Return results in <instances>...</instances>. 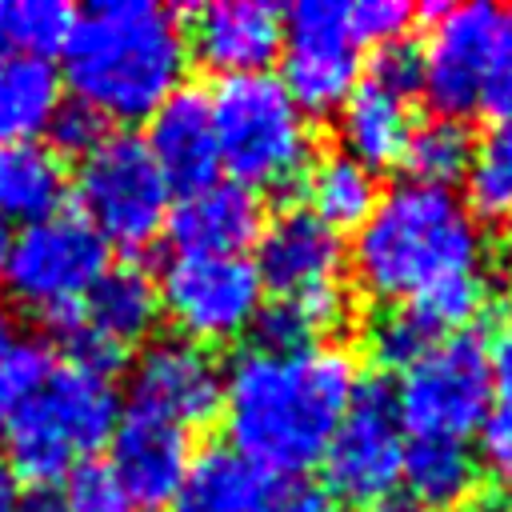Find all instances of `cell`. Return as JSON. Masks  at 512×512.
Masks as SVG:
<instances>
[{
  "label": "cell",
  "mask_w": 512,
  "mask_h": 512,
  "mask_svg": "<svg viewBox=\"0 0 512 512\" xmlns=\"http://www.w3.org/2000/svg\"><path fill=\"white\" fill-rule=\"evenodd\" d=\"M336 112H340L336 132H340L344 156H352L368 172L400 164L404 144L412 136V124H416L408 100H400L396 92L364 80L348 92V100Z\"/></svg>",
  "instance_id": "21"
},
{
  "label": "cell",
  "mask_w": 512,
  "mask_h": 512,
  "mask_svg": "<svg viewBox=\"0 0 512 512\" xmlns=\"http://www.w3.org/2000/svg\"><path fill=\"white\" fill-rule=\"evenodd\" d=\"M120 420V396L108 372L76 360L48 364L32 396L8 420V464L32 488H52L76 464L108 444Z\"/></svg>",
  "instance_id": "4"
},
{
  "label": "cell",
  "mask_w": 512,
  "mask_h": 512,
  "mask_svg": "<svg viewBox=\"0 0 512 512\" xmlns=\"http://www.w3.org/2000/svg\"><path fill=\"white\" fill-rule=\"evenodd\" d=\"M108 468L120 480V488L128 492L132 504L144 508H160L176 496L192 448H188V432L168 424L164 416H152L144 408H128L120 412L112 436H108Z\"/></svg>",
  "instance_id": "16"
},
{
  "label": "cell",
  "mask_w": 512,
  "mask_h": 512,
  "mask_svg": "<svg viewBox=\"0 0 512 512\" xmlns=\"http://www.w3.org/2000/svg\"><path fill=\"white\" fill-rule=\"evenodd\" d=\"M172 244L196 256H240L256 244L264 228V204L252 188L236 180H212L184 192V200L164 220Z\"/></svg>",
  "instance_id": "18"
},
{
  "label": "cell",
  "mask_w": 512,
  "mask_h": 512,
  "mask_svg": "<svg viewBox=\"0 0 512 512\" xmlns=\"http://www.w3.org/2000/svg\"><path fill=\"white\" fill-rule=\"evenodd\" d=\"M432 32L424 52V96L436 108V116L460 120L464 112L480 108L484 76L496 56L500 32L508 12L484 0L472 4H444L440 16H432Z\"/></svg>",
  "instance_id": "13"
},
{
  "label": "cell",
  "mask_w": 512,
  "mask_h": 512,
  "mask_svg": "<svg viewBox=\"0 0 512 512\" xmlns=\"http://www.w3.org/2000/svg\"><path fill=\"white\" fill-rule=\"evenodd\" d=\"M288 300L296 304V312L304 316V324L312 328V336H328V332H336L348 320V292L340 288V280L320 284V288H308V292L288 296Z\"/></svg>",
  "instance_id": "38"
},
{
  "label": "cell",
  "mask_w": 512,
  "mask_h": 512,
  "mask_svg": "<svg viewBox=\"0 0 512 512\" xmlns=\"http://www.w3.org/2000/svg\"><path fill=\"white\" fill-rule=\"evenodd\" d=\"M188 52L220 80L264 72L280 56L284 12L268 0H212L192 16Z\"/></svg>",
  "instance_id": "15"
},
{
  "label": "cell",
  "mask_w": 512,
  "mask_h": 512,
  "mask_svg": "<svg viewBox=\"0 0 512 512\" xmlns=\"http://www.w3.org/2000/svg\"><path fill=\"white\" fill-rule=\"evenodd\" d=\"M304 184H308V204H312L308 212L320 224H328L336 236L356 232L380 200L376 172H368L364 164H356L344 152H328V156L312 160L304 172Z\"/></svg>",
  "instance_id": "25"
},
{
  "label": "cell",
  "mask_w": 512,
  "mask_h": 512,
  "mask_svg": "<svg viewBox=\"0 0 512 512\" xmlns=\"http://www.w3.org/2000/svg\"><path fill=\"white\" fill-rule=\"evenodd\" d=\"M252 336H256L252 348H260V352H296V348H312V340H316L292 300H276V304L260 308L252 320Z\"/></svg>",
  "instance_id": "36"
},
{
  "label": "cell",
  "mask_w": 512,
  "mask_h": 512,
  "mask_svg": "<svg viewBox=\"0 0 512 512\" xmlns=\"http://www.w3.org/2000/svg\"><path fill=\"white\" fill-rule=\"evenodd\" d=\"M480 252V220L452 188L400 180L356 228L352 272L380 300H416L448 276L476 272Z\"/></svg>",
  "instance_id": "3"
},
{
  "label": "cell",
  "mask_w": 512,
  "mask_h": 512,
  "mask_svg": "<svg viewBox=\"0 0 512 512\" xmlns=\"http://www.w3.org/2000/svg\"><path fill=\"white\" fill-rule=\"evenodd\" d=\"M368 72H372L368 84H380V88L396 92L400 100H412L424 88V52H420V44L412 36L376 44Z\"/></svg>",
  "instance_id": "33"
},
{
  "label": "cell",
  "mask_w": 512,
  "mask_h": 512,
  "mask_svg": "<svg viewBox=\"0 0 512 512\" xmlns=\"http://www.w3.org/2000/svg\"><path fill=\"white\" fill-rule=\"evenodd\" d=\"M68 196V172L64 160L28 140V144H8L0 148V216L36 224L44 216H56Z\"/></svg>",
  "instance_id": "23"
},
{
  "label": "cell",
  "mask_w": 512,
  "mask_h": 512,
  "mask_svg": "<svg viewBox=\"0 0 512 512\" xmlns=\"http://www.w3.org/2000/svg\"><path fill=\"white\" fill-rule=\"evenodd\" d=\"M8 248H12V224L0 216V268H4V256H8Z\"/></svg>",
  "instance_id": "45"
},
{
  "label": "cell",
  "mask_w": 512,
  "mask_h": 512,
  "mask_svg": "<svg viewBox=\"0 0 512 512\" xmlns=\"http://www.w3.org/2000/svg\"><path fill=\"white\" fill-rule=\"evenodd\" d=\"M356 360L336 344L296 352L244 348L224 368V428L236 452L272 476H300L324 448L352 400Z\"/></svg>",
  "instance_id": "1"
},
{
  "label": "cell",
  "mask_w": 512,
  "mask_h": 512,
  "mask_svg": "<svg viewBox=\"0 0 512 512\" xmlns=\"http://www.w3.org/2000/svg\"><path fill=\"white\" fill-rule=\"evenodd\" d=\"M468 212L488 224H512V120H496L468 164Z\"/></svg>",
  "instance_id": "28"
},
{
  "label": "cell",
  "mask_w": 512,
  "mask_h": 512,
  "mask_svg": "<svg viewBox=\"0 0 512 512\" xmlns=\"http://www.w3.org/2000/svg\"><path fill=\"white\" fill-rule=\"evenodd\" d=\"M44 372H48L44 340L20 316L0 308V432L8 428L16 408L32 396Z\"/></svg>",
  "instance_id": "29"
},
{
  "label": "cell",
  "mask_w": 512,
  "mask_h": 512,
  "mask_svg": "<svg viewBox=\"0 0 512 512\" xmlns=\"http://www.w3.org/2000/svg\"><path fill=\"white\" fill-rule=\"evenodd\" d=\"M16 512H64V504H60V492H52V488H32L28 496H20V508Z\"/></svg>",
  "instance_id": "43"
},
{
  "label": "cell",
  "mask_w": 512,
  "mask_h": 512,
  "mask_svg": "<svg viewBox=\"0 0 512 512\" xmlns=\"http://www.w3.org/2000/svg\"><path fill=\"white\" fill-rule=\"evenodd\" d=\"M484 300H488V284L476 272H460V276H448V280L432 284L428 292H420L408 304L428 320V328L436 336H444V332L452 336L456 328H464V324L476 320V312L484 308Z\"/></svg>",
  "instance_id": "31"
},
{
  "label": "cell",
  "mask_w": 512,
  "mask_h": 512,
  "mask_svg": "<svg viewBox=\"0 0 512 512\" xmlns=\"http://www.w3.org/2000/svg\"><path fill=\"white\" fill-rule=\"evenodd\" d=\"M156 320H160L156 280L136 264H120L108 268L88 288V296L52 328L64 336L76 364L112 376V368L128 356L132 344H140L152 332Z\"/></svg>",
  "instance_id": "12"
},
{
  "label": "cell",
  "mask_w": 512,
  "mask_h": 512,
  "mask_svg": "<svg viewBox=\"0 0 512 512\" xmlns=\"http://www.w3.org/2000/svg\"><path fill=\"white\" fill-rule=\"evenodd\" d=\"M44 132L52 136L56 156H64V152L68 156H88L108 136V120L100 112H92L88 104H80V100H60V108L52 112Z\"/></svg>",
  "instance_id": "34"
},
{
  "label": "cell",
  "mask_w": 512,
  "mask_h": 512,
  "mask_svg": "<svg viewBox=\"0 0 512 512\" xmlns=\"http://www.w3.org/2000/svg\"><path fill=\"white\" fill-rule=\"evenodd\" d=\"M468 512H512V492H508V488H504V492H488V496L472 500Z\"/></svg>",
  "instance_id": "44"
},
{
  "label": "cell",
  "mask_w": 512,
  "mask_h": 512,
  "mask_svg": "<svg viewBox=\"0 0 512 512\" xmlns=\"http://www.w3.org/2000/svg\"><path fill=\"white\" fill-rule=\"evenodd\" d=\"M148 156L156 160L168 188H204L216 180L220 152H216V128L208 92L200 88H176L152 116L144 136Z\"/></svg>",
  "instance_id": "19"
},
{
  "label": "cell",
  "mask_w": 512,
  "mask_h": 512,
  "mask_svg": "<svg viewBox=\"0 0 512 512\" xmlns=\"http://www.w3.org/2000/svg\"><path fill=\"white\" fill-rule=\"evenodd\" d=\"M220 164L244 188L288 192L312 164V128L268 72L216 80L208 92Z\"/></svg>",
  "instance_id": "5"
},
{
  "label": "cell",
  "mask_w": 512,
  "mask_h": 512,
  "mask_svg": "<svg viewBox=\"0 0 512 512\" xmlns=\"http://www.w3.org/2000/svg\"><path fill=\"white\" fill-rule=\"evenodd\" d=\"M360 76V40L348 24V4L300 0L284 12L280 84L300 112H336Z\"/></svg>",
  "instance_id": "11"
},
{
  "label": "cell",
  "mask_w": 512,
  "mask_h": 512,
  "mask_svg": "<svg viewBox=\"0 0 512 512\" xmlns=\"http://www.w3.org/2000/svg\"><path fill=\"white\" fill-rule=\"evenodd\" d=\"M436 340H444V336H436L412 304L388 308L368 324V352L384 368H412Z\"/></svg>",
  "instance_id": "30"
},
{
  "label": "cell",
  "mask_w": 512,
  "mask_h": 512,
  "mask_svg": "<svg viewBox=\"0 0 512 512\" xmlns=\"http://www.w3.org/2000/svg\"><path fill=\"white\" fill-rule=\"evenodd\" d=\"M264 512H340L336 496L328 488L316 484H288L284 492L272 496V504Z\"/></svg>",
  "instance_id": "40"
},
{
  "label": "cell",
  "mask_w": 512,
  "mask_h": 512,
  "mask_svg": "<svg viewBox=\"0 0 512 512\" xmlns=\"http://www.w3.org/2000/svg\"><path fill=\"white\" fill-rule=\"evenodd\" d=\"M132 408L164 416L176 428H204L224 408V364L208 344L164 336L132 364Z\"/></svg>",
  "instance_id": "14"
},
{
  "label": "cell",
  "mask_w": 512,
  "mask_h": 512,
  "mask_svg": "<svg viewBox=\"0 0 512 512\" xmlns=\"http://www.w3.org/2000/svg\"><path fill=\"white\" fill-rule=\"evenodd\" d=\"M76 12L64 0H0V56L48 60L64 52Z\"/></svg>",
  "instance_id": "27"
},
{
  "label": "cell",
  "mask_w": 512,
  "mask_h": 512,
  "mask_svg": "<svg viewBox=\"0 0 512 512\" xmlns=\"http://www.w3.org/2000/svg\"><path fill=\"white\" fill-rule=\"evenodd\" d=\"M260 292L264 284L248 256L176 252L156 280L160 312H168L180 336L196 344L232 340L252 328L260 312Z\"/></svg>",
  "instance_id": "10"
},
{
  "label": "cell",
  "mask_w": 512,
  "mask_h": 512,
  "mask_svg": "<svg viewBox=\"0 0 512 512\" xmlns=\"http://www.w3.org/2000/svg\"><path fill=\"white\" fill-rule=\"evenodd\" d=\"M20 476H16V468L8 464V456L0 452V512H16L20 508Z\"/></svg>",
  "instance_id": "42"
},
{
  "label": "cell",
  "mask_w": 512,
  "mask_h": 512,
  "mask_svg": "<svg viewBox=\"0 0 512 512\" xmlns=\"http://www.w3.org/2000/svg\"><path fill=\"white\" fill-rule=\"evenodd\" d=\"M168 180L148 156L144 140L132 132L104 136L88 156H80L76 200L80 220L108 244L144 248L168 220Z\"/></svg>",
  "instance_id": "6"
},
{
  "label": "cell",
  "mask_w": 512,
  "mask_h": 512,
  "mask_svg": "<svg viewBox=\"0 0 512 512\" xmlns=\"http://www.w3.org/2000/svg\"><path fill=\"white\" fill-rule=\"evenodd\" d=\"M492 360L476 332H452L436 340L404 380L396 384V404L412 436L464 440L480 432L492 412Z\"/></svg>",
  "instance_id": "7"
},
{
  "label": "cell",
  "mask_w": 512,
  "mask_h": 512,
  "mask_svg": "<svg viewBox=\"0 0 512 512\" xmlns=\"http://www.w3.org/2000/svg\"><path fill=\"white\" fill-rule=\"evenodd\" d=\"M400 484L420 512H460L476 500L480 464L464 440L440 436H412L400 460Z\"/></svg>",
  "instance_id": "22"
},
{
  "label": "cell",
  "mask_w": 512,
  "mask_h": 512,
  "mask_svg": "<svg viewBox=\"0 0 512 512\" xmlns=\"http://www.w3.org/2000/svg\"><path fill=\"white\" fill-rule=\"evenodd\" d=\"M276 496V476L232 444H208L188 460L172 496L176 512H264Z\"/></svg>",
  "instance_id": "20"
},
{
  "label": "cell",
  "mask_w": 512,
  "mask_h": 512,
  "mask_svg": "<svg viewBox=\"0 0 512 512\" xmlns=\"http://www.w3.org/2000/svg\"><path fill=\"white\" fill-rule=\"evenodd\" d=\"M60 504L64 512H132L128 492L120 488L112 468L100 460H84L64 476Z\"/></svg>",
  "instance_id": "32"
},
{
  "label": "cell",
  "mask_w": 512,
  "mask_h": 512,
  "mask_svg": "<svg viewBox=\"0 0 512 512\" xmlns=\"http://www.w3.org/2000/svg\"><path fill=\"white\" fill-rule=\"evenodd\" d=\"M480 108H488L496 120H512V16L504 20L496 56H492V64H488L484 92H480Z\"/></svg>",
  "instance_id": "39"
},
{
  "label": "cell",
  "mask_w": 512,
  "mask_h": 512,
  "mask_svg": "<svg viewBox=\"0 0 512 512\" xmlns=\"http://www.w3.org/2000/svg\"><path fill=\"white\" fill-rule=\"evenodd\" d=\"M416 20V8L404 4V0H360V4H348V24H352V36L364 44H388V40H400L408 36Z\"/></svg>",
  "instance_id": "35"
},
{
  "label": "cell",
  "mask_w": 512,
  "mask_h": 512,
  "mask_svg": "<svg viewBox=\"0 0 512 512\" xmlns=\"http://www.w3.org/2000/svg\"><path fill=\"white\" fill-rule=\"evenodd\" d=\"M488 360H492V392H500V404L512 408V320L496 332Z\"/></svg>",
  "instance_id": "41"
},
{
  "label": "cell",
  "mask_w": 512,
  "mask_h": 512,
  "mask_svg": "<svg viewBox=\"0 0 512 512\" xmlns=\"http://www.w3.org/2000/svg\"><path fill=\"white\" fill-rule=\"evenodd\" d=\"M404 420L396 404V384L384 376L356 380L352 400L324 448L328 488L352 504H380L400 484L404 460Z\"/></svg>",
  "instance_id": "9"
},
{
  "label": "cell",
  "mask_w": 512,
  "mask_h": 512,
  "mask_svg": "<svg viewBox=\"0 0 512 512\" xmlns=\"http://www.w3.org/2000/svg\"><path fill=\"white\" fill-rule=\"evenodd\" d=\"M476 152V136L468 132L464 120L452 116H432L412 124V136L404 144L400 164L412 172L416 184H432V188H452L456 180L468 176Z\"/></svg>",
  "instance_id": "26"
},
{
  "label": "cell",
  "mask_w": 512,
  "mask_h": 512,
  "mask_svg": "<svg viewBox=\"0 0 512 512\" xmlns=\"http://www.w3.org/2000/svg\"><path fill=\"white\" fill-rule=\"evenodd\" d=\"M104 272L108 244L80 216L68 212L24 224V232L12 236V248L0 268L8 292L24 308L40 312L48 324L64 320Z\"/></svg>",
  "instance_id": "8"
},
{
  "label": "cell",
  "mask_w": 512,
  "mask_h": 512,
  "mask_svg": "<svg viewBox=\"0 0 512 512\" xmlns=\"http://www.w3.org/2000/svg\"><path fill=\"white\" fill-rule=\"evenodd\" d=\"M344 264V244L340 236L320 224L308 208L280 212L272 224L260 228L256 236V276L264 288H272L280 300L300 296L308 288L332 284Z\"/></svg>",
  "instance_id": "17"
},
{
  "label": "cell",
  "mask_w": 512,
  "mask_h": 512,
  "mask_svg": "<svg viewBox=\"0 0 512 512\" xmlns=\"http://www.w3.org/2000/svg\"><path fill=\"white\" fill-rule=\"evenodd\" d=\"M60 100V76L48 60L0 56V148L36 140Z\"/></svg>",
  "instance_id": "24"
},
{
  "label": "cell",
  "mask_w": 512,
  "mask_h": 512,
  "mask_svg": "<svg viewBox=\"0 0 512 512\" xmlns=\"http://www.w3.org/2000/svg\"><path fill=\"white\" fill-rule=\"evenodd\" d=\"M368 512H420V508H412V504H400V500H380V504H372Z\"/></svg>",
  "instance_id": "46"
},
{
  "label": "cell",
  "mask_w": 512,
  "mask_h": 512,
  "mask_svg": "<svg viewBox=\"0 0 512 512\" xmlns=\"http://www.w3.org/2000/svg\"><path fill=\"white\" fill-rule=\"evenodd\" d=\"M508 492H512V408L496 404L480 424V460Z\"/></svg>",
  "instance_id": "37"
},
{
  "label": "cell",
  "mask_w": 512,
  "mask_h": 512,
  "mask_svg": "<svg viewBox=\"0 0 512 512\" xmlns=\"http://www.w3.org/2000/svg\"><path fill=\"white\" fill-rule=\"evenodd\" d=\"M188 72V36L176 8L104 0L72 20L64 80L104 120H148Z\"/></svg>",
  "instance_id": "2"
}]
</instances>
